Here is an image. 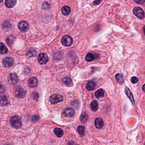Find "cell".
Here are the masks:
<instances>
[{"label":"cell","mask_w":145,"mask_h":145,"mask_svg":"<svg viewBox=\"0 0 145 145\" xmlns=\"http://www.w3.org/2000/svg\"><path fill=\"white\" fill-rule=\"evenodd\" d=\"M10 123L12 127L15 128H20L22 126L20 118L17 116L13 117L10 120Z\"/></svg>","instance_id":"6da1fadb"},{"label":"cell","mask_w":145,"mask_h":145,"mask_svg":"<svg viewBox=\"0 0 145 145\" xmlns=\"http://www.w3.org/2000/svg\"><path fill=\"white\" fill-rule=\"evenodd\" d=\"M134 14L139 18L143 19L145 16L144 10L140 7H135L133 10Z\"/></svg>","instance_id":"7a4b0ae2"},{"label":"cell","mask_w":145,"mask_h":145,"mask_svg":"<svg viewBox=\"0 0 145 145\" xmlns=\"http://www.w3.org/2000/svg\"><path fill=\"white\" fill-rule=\"evenodd\" d=\"M48 61V57L47 54L45 53H41L38 57V61L40 64H45Z\"/></svg>","instance_id":"3957f363"},{"label":"cell","mask_w":145,"mask_h":145,"mask_svg":"<svg viewBox=\"0 0 145 145\" xmlns=\"http://www.w3.org/2000/svg\"><path fill=\"white\" fill-rule=\"evenodd\" d=\"M63 100L62 96L59 94H54L50 98V101L52 104H56Z\"/></svg>","instance_id":"277c9868"},{"label":"cell","mask_w":145,"mask_h":145,"mask_svg":"<svg viewBox=\"0 0 145 145\" xmlns=\"http://www.w3.org/2000/svg\"><path fill=\"white\" fill-rule=\"evenodd\" d=\"M61 41L63 45L65 46H69L72 44V39L70 36L67 35L63 37Z\"/></svg>","instance_id":"5b68a950"},{"label":"cell","mask_w":145,"mask_h":145,"mask_svg":"<svg viewBox=\"0 0 145 145\" xmlns=\"http://www.w3.org/2000/svg\"><path fill=\"white\" fill-rule=\"evenodd\" d=\"M18 27L20 31L22 32H25L29 29V24L25 21H22L20 22L18 25Z\"/></svg>","instance_id":"8992f818"},{"label":"cell","mask_w":145,"mask_h":145,"mask_svg":"<svg viewBox=\"0 0 145 145\" xmlns=\"http://www.w3.org/2000/svg\"><path fill=\"white\" fill-rule=\"evenodd\" d=\"M8 80L10 84H15L18 81V78L15 73H11L8 75Z\"/></svg>","instance_id":"52a82bcc"},{"label":"cell","mask_w":145,"mask_h":145,"mask_svg":"<svg viewBox=\"0 0 145 145\" xmlns=\"http://www.w3.org/2000/svg\"><path fill=\"white\" fill-rule=\"evenodd\" d=\"M8 98L4 95H0V105L2 106H7L9 104Z\"/></svg>","instance_id":"ba28073f"},{"label":"cell","mask_w":145,"mask_h":145,"mask_svg":"<svg viewBox=\"0 0 145 145\" xmlns=\"http://www.w3.org/2000/svg\"><path fill=\"white\" fill-rule=\"evenodd\" d=\"M75 111L72 108H68L64 110L63 112V115L67 117H71L74 115Z\"/></svg>","instance_id":"9c48e42d"},{"label":"cell","mask_w":145,"mask_h":145,"mask_svg":"<svg viewBox=\"0 0 145 145\" xmlns=\"http://www.w3.org/2000/svg\"><path fill=\"white\" fill-rule=\"evenodd\" d=\"M13 60L12 58L7 57L4 59L3 64L6 67H10L13 65Z\"/></svg>","instance_id":"30bf717a"},{"label":"cell","mask_w":145,"mask_h":145,"mask_svg":"<svg viewBox=\"0 0 145 145\" xmlns=\"http://www.w3.org/2000/svg\"><path fill=\"white\" fill-rule=\"evenodd\" d=\"M26 92L24 90L18 89H17L15 92V95L16 97L19 98H22L25 96Z\"/></svg>","instance_id":"8fae6325"},{"label":"cell","mask_w":145,"mask_h":145,"mask_svg":"<svg viewBox=\"0 0 145 145\" xmlns=\"http://www.w3.org/2000/svg\"><path fill=\"white\" fill-rule=\"evenodd\" d=\"M125 92L126 95H127V96L129 98L130 100L132 102L133 105H134V104H135V100H134L133 96L131 91H130V90L127 87H125Z\"/></svg>","instance_id":"7c38bea8"},{"label":"cell","mask_w":145,"mask_h":145,"mask_svg":"<svg viewBox=\"0 0 145 145\" xmlns=\"http://www.w3.org/2000/svg\"><path fill=\"white\" fill-rule=\"evenodd\" d=\"M28 84L29 86L31 87H35L37 86L38 84V80L35 78H31L29 80Z\"/></svg>","instance_id":"4fadbf2b"},{"label":"cell","mask_w":145,"mask_h":145,"mask_svg":"<svg viewBox=\"0 0 145 145\" xmlns=\"http://www.w3.org/2000/svg\"><path fill=\"white\" fill-rule=\"evenodd\" d=\"M16 2V0H7L5 1V5L8 8H12L15 7Z\"/></svg>","instance_id":"5bb4252c"},{"label":"cell","mask_w":145,"mask_h":145,"mask_svg":"<svg viewBox=\"0 0 145 145\" xmlns=\"http://www.w3.org/2000/svg\"><path fill=\"white\" fill-rule=\"evenodd\" d=\"M96 86V83L93 81H88L86 85V88L88 91H92L94 90Z\"/></svg>","instance_id":"9a60e30c"},{"label":"cell","mask_w":145,"mask_h":145,"mask_svg":"<svg viewBox=\"0 0 145 145\" xmlns=\"http://www.w3.org/2000/svg\"><path fill=\"white\" fill-rule=\"evenodd\" d=\"M95 125L97 128H101L104 125L103 120L101 118H98L96 119L95 121Z\"/></svg>","instance_id":"2e32d148"},{"label":"cell","mask_w":145,"mask_h":145,"mask_svg":"<svg viewBox=\"0 0 145 145\" xmlns=\"http://www.w3.org/2000/svg\"><path fill=\"white\" fill-rule=\"evenodd\" d=\"M91 110L93 111H97L98 108V102L94 100L92 102L90 105Z\"/></svg>","instance_id":"e0dca14e"},{"label":"cell","mask_w":145,"mask_h":145,"mask_svg":"<svg viewBox=\"0 0 145 145\" xmlns=\"http://www.w3.org/2000/svg\"><path fill=\"white\" fill-rule=\"evenodd\" d=\"M8 49L3 43H0V53L2 54H7L8 52Z\"/></svg>","instance_id":"ac0fdd59"},{"label":"cell","mask_w":145,"mask_h":145,"mask_svg":"<svg viewBox=\"0 0 145 145\" xmlns=\"http://www.w3.org/2000/svg\"><path fill=\"white\" fill-rule=\"evenodd\" d=\"M71 11V9L70 7L67 6H65L63 7L62 9V12L63 15H68Z\"/></svg>","instance_id":"d6986e66"},{"label":"cell","mask_w":145,"mask_h":145,"mask_svg":"<svg viewBox=\"0 0 145 145\" xmlns=\"http://www.w3.org/2000/svg\"><path fill=\"white\" fill-rule=\"evenodd\" d=\"M54 133L58 137H60L63 136V130L61 128H55L54 130Z\"/></svg>","instance_id":"ffe728a7"},{"label":"cell","mask_w":145,"mask_h":145,"mask_svg":"<svg viewBox=\"0 0 145 145\" xmlns=\"http://www.w3.org/2000/svg\"><path fill=\"white\" fill-rule=\"evenodd\" d=\"M95 59V56L91 53H88L86 55V57H85L86 61L88 62H90V61H94Z\"/></svg>","instance_id":"44dd1931"},{"label":"cell","mask_w":145,"mask_h":145,"mask_svg":"<svg viewBox=\"0 0 145 145\" xmlns=\"http://www.w3.org/2000/svg\"><path fill=\"white\" fill-rule=\"evenodd\" d=\"M95 96L97 98L103 97L104 96V91L102 89H99L95 92Z\"/></svg>","instance_id":"7402d4cb"},{"label":"cell","mask_w":145,"mask_h":145,"mask_svg":"<svg viewBox=\"0 0 145 145\" xmlns=\"http://www.w3.org/2000/svg\"><path fill=\"white\" fill-rule=\"evenodd\" d=\"M115 78L116 80L117 81H118V82L119 83H122L124 81V78H123V76L121 74H117L115 76Z\"/></svg>","instance_id":"603a6c76"},{"label":"cell","mask_w":145,"mask_h":145,"mask_svg":"<svg viewBox=\"0 0 145 145\" xmlns=\"http://www.w3.org/2000/svg\"><path fill=\"white\" fill-rule=\"evenodd\" d=\"M62 81L65 84L67 85H69L72 83V80L71 78L69 77H68L63 78L62 80Z\"/></svg>","instance_id":"cb8c5ba5"},{"label":"cell","mask_w":145,"mask_h":145,"mask_svg":"<svg viewBox=\"0 0 145 145\" xmlns=\"http://www.w3.org/2000/svg\"><path fill=\"white\" fill-rule=\"evenodd\" d=\"M88 119V116L85 112H84L81 115L80 120L83 123H85Z\"/></svg>","instance_id":"d4e9b609"},{"label":"cell","mask_w":145,"mask_h":145,"mask_svg":"<svg viewBox=\"0 0 145 145\" xmlns=\"http://www.w3.org/2000/svg\"><path fill=\"white\" fill-rule=\"evenodd\" d=\"M78 131L80 135L83 136L84 135L85 132V127L82 126H80L78 127Z\"/></svg>","instance_id":"484cf974"},{"label":"cell","mask_w":145,"mask_h":145,"mask_svg":"<svg viewBox=\"0 0 145 145\" xmlns=\"http://www.w3.org/2000/svg\"><path fill=\"white\" fill-rule=\"evenodd\" d=\"M15 39V38L13 36H9L7 40H6V42H7V44H8V46H10L11 45L12 43H13Z\"/></svg>","instance_id":"4316f807"},{"label":"cell","mask_w":145,"mask_h":145,"mask_svg":"<svg viewBox=\"0 0 145 145\" xmlns=\"http://www.w3.org/2000/svg\"><path fill=\"white\" fill-rule=\"evenodd\" d=\"M138 81V79L136 77L134 76L131 78V82L134 84L137 83Z\"/></svg>","instance_id":"83f0119b"},{"label":"cell","mask_w":145,"mask_h":145,"mask_svg":"<svg viewBox=\"0 0 145 145\" xmlns=\"http://www.w3.org/2000/svg\"><path fill=\"white\" fill-rule=\"evenodd\" d=\"M42 9H48L50 8V5L47 2H45L42 5Z\"/></svg>","instance_id":"f1b7e54d"},{"label":"cell","mask_w":145,"mask_h":145,"mask_svg":"<svg viewBox=\"0 0 145 145\" xmlns=\"http://www.w3.org/2000/svg\"><path fill=\"white\" fill-rule=\"evenodd\" d=\"M39 117L37 116V115H34V116L32 117V120L33 122H35L38 120H39Z\"/></svg>","instance_id":"f546056e"},{"label":"cell","mask_w":145,"mask_h":145,"mask_svg":"<svg viewBox=\"0 0 145 145\" xmlns=\"http://www.w3.org/2000/svg\"><path fill=\"white\" fill-rule=\"evenodd\" d=\"M5 91V89L4 86L1 84H0V93H3Z\"/></svg>","instance_id":"4dcf8cb0"},{"label":"cell","mask_w":145,"mask_h":145,"mask_svg":"<svg viewBox=\"0 0 145 145\" xmlns=\"http://www.w3.org/2000/svg\"><path fill=\"white\" fill-rule=\"evenodd\" d=\"M134 1L137 3L138 4H141L144 3V2L145 1V0H134Z\"/></svg>","instance_id":"1f68e13d"},{"label":"cell","mask_w":145,"mask_h":145,"mask_svg":"<svg viewBox=\"0 0 145 145\" xmlns=\"http://www.w3.org/2000/svg\"><path fill=\"white\" fill-rule=\"evenodd\" d=\"M101 2V1H100V0H96V1H94L93 3L94 5H98V4H99Z\"/></svg>","instance_id":"d6a6232c"},{"label":"cell","mask_w":145,"mask_h":145,"mask_svg":"<svg viewBox=\"0 0 145 145\" xmlns=\"http://www.w3.org/2000/svg\"><path fill=\"white\" fill-rule=\"evenodd\" d=\"M33 98H34V99H37V98H38V94L37 93H35L33 95Z\"/></svg>","instance_id":"836d02e7"},{"label":"cell","mask_w":145,"mask_h":145,"mask_svg":"<svg viewBox=\"0 0 145 145\" xmlns=\"http://www.w3.org/2000/svg\"><path fill=\"white\" fill-rule=\"evenodd\" d=\"M69 145H76L75 144L74 142H72V141H70L69 142Z\"/></svg>","instance_id":"e575fe53"},{"label":"cell","mask_w":145,"mask_h":145,"mask_svg":"<svg viewBox=\"0 0 145 145\" xmlns=\"http://www.w3.org/2000/svg\"><path fill=\"white\" fill-rule=\"evenodd\" d=\"M142 90L144 91V92H145V84L143 85V86L142 87Z\"/></svg>","instance_id":"d590c367"},{"label":"cell","mask_w":145,"mask_h":145,"mask_svg":"<svg viewBox=\"0 0 145 145\" xmlns=\"http://www.w3.org/2000/svg\"><path fill=\"white\" fill-rule=\"evenodd\" d=\"M144 32L145 35V25L144 26Z\"/></svg>","instance_id":"8d00e7d4"},{"label":"cell","mask_w":145,"mask_h":145,"mask_svg":"<svg viewBox=\"0 0 145 145\" xmlns=\"http://www.w3.org/2000/svg\"><path fill=\"white\" fill-rule=\"evenodd\" d=\"M9 145V144H7V145Z\"/></svg>","instance_id":"74e56055"},{"label":"cell","mask_w":145,"mask_h":145,"mask_svg":"<svg viewBox=\"0 0 145 145\" xmlns=\"http://www.w3.org/2000/svg\"></svg>","instance_id":"f35d334b"}]
</instances>
